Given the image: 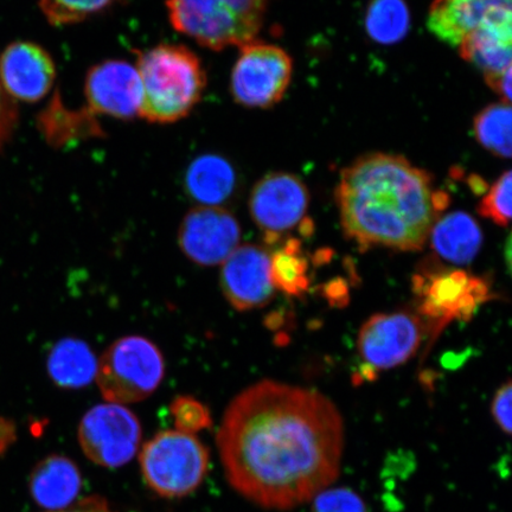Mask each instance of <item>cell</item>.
<instances>
[{"label":"cell","instance_id":"4dcf8cb0","mask_svg":"<svg viewBox=\"0 0 512 512\" xmlns=\"http://www.w3.org/2000/svg\"><path fill=\"white\" fill-rule=\"evenodd\" d=\"M18 121L16 102L6 93L0 82V149L14 133Z\"/></svg>","mask_w":512,"mask_h":512},{"label":"cell","instance_id":"9a60e30c","mask_svg":"<svg viewBox=\"0 0 512 512\" xmlns=\"http://www.w3.org/2000/svg\"><path fill=\"white\" fill-rule=\"evenodd\" d=\"M55 79L53 57L36 43H12L0 59V82L14 100H42L53 88Z\"/></svg>","mask_w":512,"mask_h":512},{"label":"cell","instance_id":"8fae6325","mask_svg":"<svg viewBox=\"0 0 512 512\" xmlns=\"http://www.w3.org/2000/svg\"><path fill=\"white\" fill-rule=\"evenodd\" d=\"M309 204V189L302 179L288 172H272L262 177L249 197L252 219L270 243L303 223Z\"/></svg>","mask_w":512,"mask_h":512},{"label":"cell","instance_id":"6da1fadb","mask_svg":"<svg viewBox=\"0 0 512 512\" xmlns=\"http://www.w3.org/2000/svg\"><path fill=\"white\" fill-rule=\"evenodd\" d=\"M228 482L267 510L287 511L330 488L344 452V422L317 390L265 380L230 403L217 433Z\"/></svg>","mask_w":512,"mask_h":512},{"label":"cell","instance_id":"7a4b0ae2","mask_svg":"<svg viewBox=\"0 0 512 512\" xmlns=\"http://www.w3.org/2000/svg\"><path fill=\"white\" fill-rule=\"evenodd\" d=\"M344 234L363 249L424 248L450 198L403 156L370 153L341 172L335 192Z\"/></svg>","mask_w":512,"mask_h":512},{"label":"cell","instance_id":"30bf717a","mask_svg":"<svg viewBox=\"0 0 512 512\" xmlns=\"http://www.w3.org/2000/svg\"><path fill=\"white\" fill-rule=\"evenodd\" d=\"M421 317L408 311L379 313L363 324L357 348L364 362L361 375L374 379L380 370L393 369L411 360L425 334Z\"/></svg>","mask_w":512,"mask_h":512},{"label":"cell","instance_id":"5bb4252c","mask_svg":"<svg viewBox=\"0 0 512 512\" xmlns=\"http://www.w3.org/2000/svg\"><path fill=\"white\" fill-rule=\"evenodd\" d=\"M266 249L245 245L223 262L220 284L224 297L238 311L260 309L274 297Z\"/></svg>","mask_w":512,"mask_h":512},{"label":"cell","instance_id":"603a6c76","mask_svg":"<svg viewBox=\"0 0 512 512\" xmlns=\"http://www.w3.org/2000/svg\"><path fill=\"white\" fill-rule=\"evenodd\" d=\"M307 270L309 264L298 239L287 240L284 247L271 256L272 285L287 296L302 297L309 290L310 278Z\"/></svg>","mask_w":512,"mask_h":512},{"label":"cell","instance_id":"44dd1931","mask_svg":"<svg viewBox=\"0 0 512 512\" xmlns=\"http://www.w3.org/2000/svg\"><path fill=\"white\" fill-rule=\"evenodd\" d=\"M98 360L81 339L64 338L54 345L48 356V374L57 387L81 389L94 380Z\"/></svg>","mask_w":512,"mask_h":512},{"label":"cell","instance_id":"f1b7e54d","mask_svg":"<svg viewBox=\"0 0 512 512\" xmlns=\"http://www.w3.org/2000/svg\"><path fill=\"white\" fill-rule=\"evenodd\" d=\"M312 512H369L366 502L354 490L334 488L320 491L312 499Z\"/></svg>","mask_w":512,"mask_h":512},{"label":"cell","instance_id":"8992f818","mask_svg":"<svg viewBox=\"0 0 512 512\" xmlns=\"http://www.w3.org/2000/svg\"><path fill=\"white\" fill-rule=\"evenodd\" d=\"M164 374V357L157 345L142 336H126L107 348L95 377L108 402L125 405L149 398Z\"/></svg>","mask_w":512,"mask_h":512},{"label":"cell","instance_id":"7c38bea8","mask_svg":"<svg viewBox=\"0 0 512 512\" xmlns=\"http://www.w3.org/2000/svg\"><path fill=\"white\" fill-rule=\"evenodd\" d=\"M241 228L235 216L220 207L189 211L179 227L178 242L184 255L200 266L223 264L239 246Z\"/></svg>","mask_w":512,"mask_h":512},{"label":"cell","instance_id":"83f0119b","mask_svg":"<svg viewBox=\"0 0 512 512\" xmlns=\"http://www.w3.org/2000/svg\"><path fill=\"white\" fill-rule=\"evenodd\" d=\"M172 418L177 431L195 435L213 425L209 408L191 396H178L171 403Z\"/></svg>","mask_w":512,"mask_h":512},{"label":"cell","instance_id":"9c48e42d","mask_svg":"<svg viewBox=\"0 0 512 512\" xmlns=\"http://www.w3.org/2000/svg\"><path fill=\"white\" fill-rule=\"evenodd\" d=\"M142 435L137 415L123 405L111 402L89 409L78 431L86 457L108 469L130 463L139 451Z\"/></svg>","mask_w":512,"mask_h":512},{"label":"cell","instance_id":"1f68e13d","mask_svg":"<svg viewBox=\"0 0 512 512\" xmlns=\"http://www.w3.org/2000/svg\"><path fill=\"white\" fill-rule=\"evenodd\" d=\"M486 83L494 92L501 96L503 102H508L510 104L511 100V68L504 70V72L486 76Z\"/></svg>","mask_w":512,"mask_h":512},{"label":"cell","instance_id":"3957f363","mask_svg":"<svg viewBox=\"0 0 512 512\" xmlns=\"http://www.w3.org/2000/svg\"><path fill=\"white\" fill-rule=\"evenodd\" d=\"M136 68L143 92L139 117L152 124H174L188 117L206 91L200 57L182 44L162 43L142 51Z\"/></svg>","mask_w":512,"mask_h":512},{"label":"cell","instance_id":"d6986e66","mask_svg":"<svg viewBox=\"0 0 512 512\" xmlns=\"http://www.w3.org/2000/svg\"><path fill=\"white\" fill-rule=\"evenodd\" d=\"M185 190L201 207H219L236 188V174L228 159L209 153L192 160L184 179Z\"/></svg>","mask_w":512,"mask_h":512},{"label":"cell","instance_id":"cb8c5ba5","mask_svg":"<svg viewBox=\"0 0 512 512\" xmlns=\"http://www.w3.org/2000/svg\"><path fill=\"white\" fill-rule=\"evenodd\" d=\"M411 28V12L405 0H371L366 30L371 40L390 46L403 40Z\"/></svg>","mask_w":512,"mask_h":512},{"label":"cell","instance_id":"d6a6232c","mask_svg":"<svg viewBox=\"0 0 512 512\" xmlns=\"http://www.w3.org/2000/svg\"><path fill=\"white\" fill-rule=\"evenodd\" d=\"M56 512H115L105 498L100 496H91L82 499L79 503L73 504L66 510Z\"/></svg>","mask_w":512,"mask_h":512},{"label":"cell","instance_id":"52a82bcc","mask_svg":"<svg viewBox=\"0 0 512 512\" xmlns=\"http://www.w3.org/2000/svg\"><path fill=\"white\" fill-rule=\"evenodd\" d=\"M421 300L419 312L431 323L433 338L453 320L467 322L478 307L489 300V284L463 270L426 267L413 279Z\"/></svg>","mask_w":512,"mask_h":512},{"label":"cell","instance_id":"d4e9b609","mask_svg":"<svg viewBox=\"0 0 512 512\" xmlns=\"http://www.w3.org/2000/svg\"><path fill=\"white\" fill-rule=\"evenodd\" d=\"M512 112L508 102L490 105L480 111L473 121L477 142L499 158L511 156Z\"/></svg>","mask_w":512,"mask_h":512},{"label":"cell","instance_id":"2e32d148","mask_svg":"<svg viewBox=\"0 0 512 512\" xmlns=\"http://www.w3.org/2000/svg\"><path fill=\"white\" fill-rule=\"evenodd\" d=\"M511 21V2H499L459 46L463 59L482 69L485 78L511 68Z\"/></svg>","mask_w":512,"mask_h":512},{"label":"cell","instance_id":"ac0fdd59","mask_svg":"<svg viewBox=\"0 0 512 512\" xmlns=\"http://www.w3.org/2000/svg\"><path fill=\"white\" fill-rule=\"evenodd\" d=\"M499 2L511 0H434L428 12V29L448 46L459 48Z\"/></svg>","mask_w":512,"mask_h":512},{"label":"cell","instance_id":"484cf974","mask_svg":"<svg viewBox=\"0 0 512 512\" xmlns=\"http://www.w3.org/2000/svg\"><path fill=\"white\" fill-rule=\"evenodd\" d=\"M121 0H40V8L55 27L78 24L105 14Z\"/></svg>","mask_w":512,"mask_h":512},{"label":"cell","instance_id":"ffe728a7","mask_svg":"<svg viewBox=\"0 0 512 512\" xmlns=\"http://www.w3.org/2000/svg\"><path fill=\"white\" fill-rule=\"evenodd\" d=\"M430 238L435 254L456 265L470 264L483 245L479 224L463 211H456L435 221Z\"/></svg>","mask_w":512,"mask_h":512},{"label":"cell","instance_id":"7402d4cb","mask_svg":"<svg viewBox=\"0 0 512 512\" xmlns=\"http://www.w3.org/2000/svg\"><path fill=\"white\" fill-rule=\"evenodd\" d=\"M40 127L47 142L56 147L67 145L73 140L98 137L102 134L94 114L88 110H67L59 96H56L47 110L41 113Z\"/></svg>","mask_w":512,"mask_h":512},{"label":"cell","instance_id":"5b68a950","mask_svg":"<svg viewBox=\"0 0 512 512\" xmlns=\"http://www.w3.org/2000/svg\"><path fill=\"white\" fill-rule=\"evenodd\" d=\"M209 451L195 435L159 432L144 445L139 463L144 482L163 498L187 497L209 471Z\"/></svg>","mask_w":512,"mask_h":512},{"label":"cell","instance_id":"e0dca14e","mask_svg":"<svg viewBox=\"0 0 512 512\" xmlns=\"http://www.w3.org/2000/svg\"><path fill=\"white\" fill-rule=\"evenodd\" d=\"M81 489L82 475L78 465L59 454L42 459L29 478L31 498L48 512L72 507Z\"/></svg>","mask_w":512,"mask_h":512},{"label":"cell","instance_id":"ba28073f","mask_svg":"<svg viewBox=\"0 0 512 512\" xmlns=\"http://www.w3.org/2000/svg\"><path fill=\"white\" fill-rule=\"evenodd\" d=\"M292 74L293 61L286 50L253 41L241 47L230 76V93L236 104L267 110L283 100Z\"/></svg>","mask_w":512,"mask_h":512},{"label":"cell","instance_id":"f546056e","mask_svg":"<svg viewBox=\"0 0 512 512\" xmlns=\"http://www.w3.org/2000/svg\"><path fill=\"white\" fill-rule=\"evenodd\" d=\"M511 402H512V386L511 381L504 383L495 395L492 401L491 413L494 416L496 425L507 434L511 435Z\"/></svg>","mask_w":512,"mask_h":512},{"label":"cell","instance_id":"277c9868","mask_svg":"<svg viewBox=\"0 0 512 512\" xmlns=\"http://www.w3.org/2000/svg\"><path fill=\"white\" fill-rule=\"evenodd\" d=\"M272 0H166L169 21L179 34L221 51L256 41Z\"/></svg>","mask_w":512,"mask_h":512},{"label":"cell","instance_id":"4fadbf2b","mask_svg":"<svg viewBox=\"0 0 512 512\" xmlns=\"http://www.w3.org/2000/svg\"><path fill=\"white\" fill-rule=\"evenodd\" d=\"M87 110L119 120L139 117L142 83L136 66L124 60H107L88 70L85 81Z\"/></svg>","mask_w":512,"mask_h":512},{"label":"cell","instance_id":"4316f807","mask_svg":"<svg viewBox=\"0 0 512 512\" xmlns=\"http://www.w3.org/2000/svg\"><path fill=\"white\" fill-rule=\"evenodd\" d=\"M511 171H505L479 203L478 213L498 224L508 227L511 220Z\"/></svg>","mask_w":512,"mask_h":512}]
</instances>
